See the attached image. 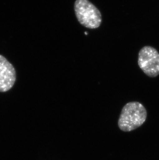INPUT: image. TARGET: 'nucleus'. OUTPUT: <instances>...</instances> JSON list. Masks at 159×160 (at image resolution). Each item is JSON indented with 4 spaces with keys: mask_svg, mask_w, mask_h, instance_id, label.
<instances>
[{
    "mask_svg": "<svg viewBox=\"0 0 159 160\" xmlns=\"http://www.w3.org/2000/svg\"><path fill=\"white\" fill-rule=\"evenodd\" d=\"M147 110L141 103L131 102L122 109L118 126L122 131H132L143 125L147 118Z\"/></svg>",
    "mask_w": 159,
    "mask_h": 160,
    "instance_id": "f257e3e1",
    "label": "nucleus"
},
{
    "mask_svg": "<svg viewBox=\"0 0 159 160\" xmlns=\"http://www.w3.org/2000/svg\"><path fill=\"white\" fill-rule=\"evenodd\" d=\"M74 9L80 24L89 29L99 27L102 22L100 12L89 0H76Z\"/></svg>",
    "mask_w": 159,
    "mask_h": 160,
    "instance_id": "f03ea898",
    "label": "nucleus"
},
{
    "mask_svg": "<svg viewBox=\"0 0 159 160\" xmlns=\"http://www.w3.org/2000/svg\"><path fill=\"white\" fill-rule=\"evenodd\" d=\"M138 64L142 71L149 77L154 78L159 75V53L157 49L146 46L138 53Z\"/></svg>",
    "mask_w": 159,
    "mask_h": 160,
    "instance_id": "7ed1b4c3",
    "label": "nucleus"
},
{
    "mask_svg": "<svg viewBox=\"0 0 159 160\" xmlns=\"http://www.w3.org/2000/svg\"><path fill=\"white\" fill-rule=\"evenodd\" d=\"M16 81V72L12 64L0 54V92H7Z\"/></svg>",
    "mask_w": 159,
    "mask_h": 160,
    "instance_id": "20e7f679",
    "label": "nucleus"
}]
</instances>
